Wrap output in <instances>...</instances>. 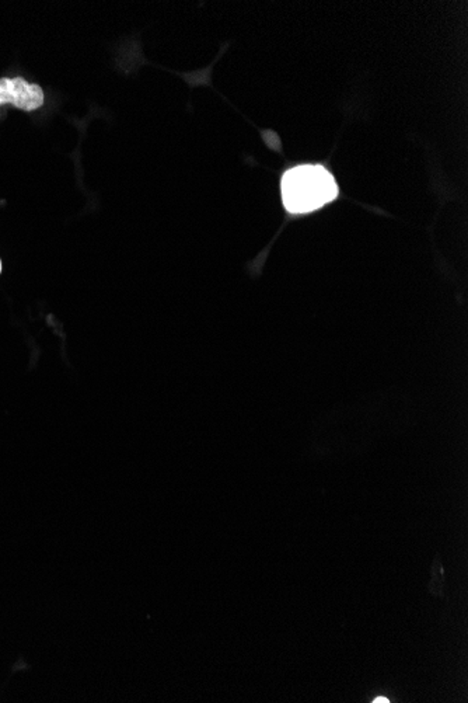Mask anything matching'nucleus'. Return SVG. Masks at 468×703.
<instances>
[{
    "mask_svg": "<svg viewBox=\"0 0 468 703\" xmlns=\"http://www.w3.org/2000/svg\"><path fill=\"white\" fill-rule=\"evenodd\" d=\"M281 194L290 214H309L334 201L338 197V186L324 166L300 164L283 174Z\"/></svg>",
    "mask_w": 468,
    "mask_h": 703,
    "instance_id": "1",
    "label": "nucleus"
},
{
    "mask_svg": "<svg viewBox=\"0 0 468 703\" xmlns=\"http://www.w3.org/2000/svg\"><path fill=\"white\" fill-rule=\"evenodd\" d=\"M44 99L42 89L23 78L0 79V106L8 103L24 112H34L44 104Z\"/></svg>",
    "mask_w": 468,
    "mask_h": 703,
    "instance_id": "2",
    "label": "nucleus"
},
{
    "mask_svg": "<svg viewBox=\"0 0 468 703\" xmlns=\"http://www.w3.org/2000/svg\"><path fill=\"white\" fill-rule=\"evenodd\" d=\"M374 702L387 703V702H388V701H387V699H386V698H377V699H376V701H374Z\"/></svg>",
    "mask_w": 468,
    "mask_h": 703,
    "instance_id": "3",
    "label": "nucleus"
},
{
    "mask_svg": "<svg viewBox=\"0 0 468 703\" xmlns=\"http://www.w3.org/2000/svg\"><path fill=\"white\" fill-rule=\"evenodd\" d=\"M0 271H1V263H0Z\"/></svg>",
    "mask_w": 468,
    "mask_h": 703,
    "instance_id": "4",
    "label": "nucleus"
}]
</instances>
